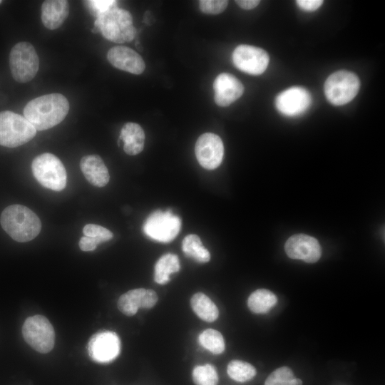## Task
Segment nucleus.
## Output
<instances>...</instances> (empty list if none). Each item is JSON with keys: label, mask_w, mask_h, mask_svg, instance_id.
<instances>
[{"label": "nucleus", "mask_w": 385, "mask_h": 385, "mask_svg": "<svg viewBox=\"0 0 385 385\" xmlns=\"http://www.w3.org/2000/svg\"><path fill=\"white\" fill-rule=\"evenodd\" d=\"M69 108L63 95L50 93L31 100L24 108V115L36 130H44L63 121Z\"/></svg>", "instance_id": "nucleus-1"}, {"label": "nucleus", "mask_w": 385, "mask_h": 385, "mask_svg": "<svg viewBox=\"0 0 385 385\" xmlns=\"http://www.w3.org/2000/svg\"><path fill=\"white\" fill-rule=\"evenodd\" d=\"M0 222L5 232L19 242L32 240L41 230V222L37 215L19 204L6 207L1 215Z\"/></svg>", "instance_id": "nucleus-2"}, {"label": "nucleus", "mask_w": 385, "mask_h": 385, "mask_svg": "<svg viewBox=\"0 0 385 385\" xmlns=\"http://www.w3.org/2000/svg\"><path fill=\"white\" fill-rule=\"evenodd\" d=\"M95 27L104 38L119 43L131 41L136 34L130 13L117 7L98 14Z\"/></svg>", "instance_id": "nucleus-3"}, {"label": "nucleus", "mask_w": 385, "mask_h": 385, "mask_svg": "<svg viewBox=\"0 0 385 385\" xmlns=\"http://www.w3.org/2000/svg\"><path fill=\"white\" fill-rule=\"evenodd\" d=\"M36 128L24 117L9 111L0 112V145L15 148L34 138Z\"/></svg>", "instance_id": "nucleus-4"}, {"label": "nucleus", "mask_w": 385, "mask_h": 385, "mask_svg": "<svg viewBox=\"0 0 385 385\" xmlns=\"http://www.w3.org/2000/svg\"><path fill=\"white\" fill-rule=\"evenodd\" d=\"M31 170L42 186L57 192L65 188L66 170L60 159L53 154L45 153L36 156L32 161Z\"/></svg>", "instance_id": "nucleus-5"}, {"label": "nucleus", "mask_w": 385, "mask_h": 385, "mask_svg": "<svg viewBox=\"0 0 385 385\" xmlns=\"http://www.w3.org/2000/svg\"><path fill=\"white\" fill-rule=\"evenodd\" d=\"M360 81L353 72L341 70L331 74L324 83L327 99L334 106H342L350 102L356 96Z\"/></svg>", "instance_id": "nucleus-6"}, {"label": "nucleus", "mask_w": 385, "mask_h": 385, "mask_svg": "<svg viewBox=\"0 0 385 385\" xmlns=\"http://www.w3.org/2000/svg\"><path fill=\"white\" fill-rule=\"evenodd\" d=\"M9 67L13 78L19 83L31 81L39 67V58L29 42H19L13 46L9 54Z\"/></svg>", "instance_id": "nucleus-7"}, {"label": "nucleus", "mask_w": 385, "mask_h": 385, "mask_svg": "<svg viewBox=\"0 0 385 385\" xmlns=\"http://www.w3.org/2000/svg\"><path fill=\"white\" fill-rule=\"evenodd\" d=\"M22 334L26 342L40 353L49 352L54 346V329L44 316L28 317L23 324Z\"/></svg>", "instance_id": "nucleus-8"}, {"label": "nucleus", "mask_w": 385, "mask_h": 385, "mask_svg": "<svg viewBox=\"0 0 385 385\" xmlns=\"http://www.w3.org/2000/svg\"><path fill=\"white\" fill-rule=\"evenodd\" d=\"M180 218L170 210H156L146 219L143 230L152 240L169 242L175 239L180 230Z\"/></svg>", "instance_id": "nucleus-9"}, {"label": "nucleus", "mask_w": 385, "mask_h": 385, "mask_svg": "<svg viewBox=\"0 0 385 385\" xmlns=\"http://www.w3.org/2000/svg\"><path fill=\"white\" fill-rule=\"evenodd\" d=\"M232 58L239 70L251 75L264 73L270 61L269 55L264 49L247 44L237 46Z\"/></svg>", "instance_id": "nucleus-10"}, {"label": "nucleus", "mask_w": 385, "mask_h": 385, "mask_svg": "<svg viewBox=\"0 0 385 385\" xmlns=\"http://www.w3.org/2000/svg\"><path fill=\"white\" fill-rule=\"evenodd\" d=\"M90 357L99 363H108L115 359L120 350L118 334L111 331H101L93 334L87 346Z\"/></svg>", "instance_id": "nucleus-11"}, {"label": "nucleus", "mask_w": 385, "mask_h": 385, "mask_svg": "<svg viewBox=\"0 0 385 385\" xmlns=\"http://www.w3.org/2000/svg\"><path fill=\"white\" fill-rule=\"evenodd\" d=\"M196 158L200 165L207 170L217 168L224 155V146L221 138L216 134L205 133L197 140L195 147Z\"/></svg>", "instance_id": "nucleus-12"}, {"label": "nucleus", "mask_w": 385, "mask_h": 385, "mask_svg": "<svg viewBox=\"0 0 385 385\" xmlns=\"http://www.w3.org/2000/svg\"><path fill=\"white\" fill-rule=\"evenodd\" d=\"M312 96L304 88L294 86L277 95L275 106L277 111L287 116H297L304 113L310 106Z\"/></svg>", "instance_id": "nucleus-13"}, {"label": "nucleus", "mask_w": 385, "mask_h": 385, "mask_svg": "<svg viewBox=\"0 0 385 385\" xmlns=\"http://www.w3.org/2000/svg\"><path fill=\"white\" fill-rule=\"evenodd\" d=\"M285 252L294 260H301L307 263H314L321 257L322 248L318 240L309 235L296 234L286 242Z\"/></svg>", "instance_id": "nucleus-14"}, {"label": "nucleus", "mask_w": 385, "mask_h": 385, "mask_svg": "<svg viewBox=\"0 0 385 385\" xmlns=\"http://www.w3.org/2000/svg\"><path fill=\"white\" fill-rule=\"evenodd\" d=\"M158 299L156 292L152 289L138 288L122 294L118 301V309L125 315L133 316L138 309H150Z\"/></svg>", "instance_id": "nucleus-15"}, {"label": "nucleus", "mask_w": 385, "mask_h": 385, "mask_svg": "<svg viewBox=\"0 0 385 385\" xmlns=\"http://www.w3.org/2000/svg\"><path fill=\"white\" fill-rule=\"evenodd\" d=\"M214 100L219 106H228L237 100L244 92L242 83L235 76L222 73L215 79Z\"/></svg>", "instance_id": "nucleus-16"}, {"label": "nucleus", "mask_w": 385, "mask_h": 385, "mask_svg": "<svg viewBox=\"0 0 385 385\" xmlns=\"http://www.w3.org/2000/svg\"><path fill=\"white\" fill-rule=\"evenodd\" d=\"M107 59L115 68L133 74H141L145 68L140 55L127 46L111 48L107 53Z\"/></svg>", "instance_id": "nucleus-17"}, {"label": "nucleus", "mask_w": 385, "mask_h": 385, "mask_svg": "<svg viewBox=\"0 0 385 385\" xmlns=\"http://www.w3.org/2000/svg\"><path fill=\"white\" fill-rule=\"evenodd\" d=\"M80 168L86 179L94 186L103 187L109 182L108 168L99 155L83 156L80 161Z\"/></svg>", "instance_id": "nucleus-18"}, {"label": "nucleus", "mask_w": 385, "mask_h": 385, "mask_svg": "<svg viewBox=\"0 0 385 385\" xmlns=\"http://www.w3.org/2000/svg\"><path fill=\"white\" fill-rule=\"evenodd\" d=\"M69 4L65 0H47L41 5V21L50 30L59 28L69 14Z\"/></svg>", "instance_id": "nucleus-19"}, {"label": "nucleus", "mask_w": 385, "mask_h": 385, "mask_svg": "<svg viewBox=\"0 0 385 385\" xmlns=\"http://www.w3.org/2000/svg\"><path fill=\"white\" fill-rule=\"evenodd\" d=\"M145 133L140 125L129 122L121 128L120 140L123 143V150L128 155H135L144 148Z\"/></svg>", "instance_id": "nucleus-20"}, {"label": "nucleus", "mask_w": 385, "mask_h": 385, "mask_svg": "<svg viewBox=\"0 0 385 385\" xmlns=\"http://www.w3.org/2000/svg\"><path fill=\"white\" fill-rule=\"evenodd\" d=\"M190 305L198 317L202 320L212 322L219 315V311L215 303L205 294L197 292L190 299Z\"/></svg>", "instance_id": "nucleus-21"}, {"label": "nucleus", "mask_w": 385, "mask_h": 385, "mask_svg": "<svg viewBox=\"0 0 385 385\" xmlns=\"http://www.w3.org/2000/svg\"><path fill=\"white\" fill-rule=\"evenodd\" d=\"M180 270L178 257L172 253L161 256L155 265L154 280L160 284L169 282L170 276Z\"/></svg>", "instance_id": "nucleus-22"}, {"label": "nucleus", "mask_w": 385, "mask_h": 385, "mask_svg": "<svg viewBox=\"0 0 385 385\" xmlns=\"http://www.w3.org/2000/svg\"><path fill=\"white\" fill-rule=\"evenodd\" d=\"M277 298L271 291L259 289L254 291L248 297L247 306L256 314H265L271 309L277 303Z\"/></svg>", "instance_id": "nucleus-23"}, {"label": "nucleus", "mask_w": 385, "mask_h": 385, "mask_svg": "<svg viewBox=\"0 0 385 385\" xmlns=\"http://www.w3.org/2000/svg\"><path fill=\"white\" fill-rule=\"evenodd\" d=\"M183 252L196 262L205 263L210 261V254L202 245L200 238L194 234L187 235L182 243Z\"/></svg>", "instance_id": "nucleus-24"}, {"label": "nucleus", "mask_w": 385, "mask_h": 385, "mask_svg": "<svg viewBox=\"0 0 385 385\" xmlns=\"http://www.w3.org/2000/svg\"><path fill=\"white\" fill-rule=\"evenodd\" d=\"M199 344L214 354H222L225 350V341L222 334L213 329H207L198 336Z\"/></svg>", "instance_id": "nucleus-25"}, {"label": "nucleus", "mask_w": 385, "mask_h": 385, "mask_svg": "<svg viewBox=\"0 0 385 385\" xmlns=\"http://www.w3.org/2000/svg\"><path fill=\"white\" fill-rule=\"evenodd\" d=\"M227 372L233 380L245 382L256 374L255 368L250 364L241 360H232L227 365Z\"/></svg>", "instance_id": "nucleus-26"}, {"label": "nucleus", "mask_w": 385, "mask_h": 385, "mask_svg": "<svg viewBox=\"0 0 385 385\" xmlns=\"http://www.w3.org/2000/svg\"><path fill=\"white\" fill-rule=\"evenodd\" d=\"M265 385H302V381L294 377L289 367L282 366L275 369L268 376Z\"/></svg>", "instance_id": "nucleus-27"}, {"label": "nucleus", "mask_w": 385, "mask_h": 385, "mask_svg": "<svg viewBox=\"0 0 385 385\" xmlns=\"http://www.w3.org/2000/svg\"><path fill=\"white\" fill-rule=\"evenodd\" d=\"M192 375L196 385H217L218 382L217 371L209 364L196 366L192 370Z\"/></svg>", "instance_id": "nucleus-28"}, {"label": "nucleus", "mask_w": 385, "mask_h": 385, "mask_svg": "<svg viewBox=\"0 0 385 385\" xmlns=\"http://www.w3.org/2000/svg\"><path fill=\"white\" fill-rule=\"evenodd\" d=\"M85 236L93 237L100 243L109 241L113 238V233L106 227L95 224L86 225L83 229Z\"/></svg>", "instance_id": "nucleus-29"}, {"label": "nucleus", "mask_w": 385, "mask_h": 385, "mask_svg": "<svg viewBox=\"0 0 385 385\" xmlns=\"http://www.w3.org/2000/svg\"><path fill=\"white\" fill-rule=\"evenodd\" d=\"M228 1L226 0H200L199 8L200 11L207 14H218L227 7Z\"/></svg>", "instance_id": "nucleus-30"}, {"label": "nucleus", "mask_w": 385, "mask_h": 385, "mask_svg": "<svg viewBox=\"0 0 385 385\" xmlns=\"http://www.w3.org/2000/svg\"><path fill=\"white\" fill-rule=\"evenodd\" d=\"M88 4L95 9L98 14L115 7L116 1H88Z\"/></svg>", "instance_id": "nucleus-31"}, {"label": "nucleus", "mask_w": 385, "mask_h": 385, "mask_svg": "<svg viewBox=\"0 0 385 385\" xmlns=\"http://www.w3.org/2000/svg\"><path fill=\"white\" fill-rule=\"evenodd\" d=\"M297 6L303 11H314L318 9L323 1L322 0H297L296 1Z\"/></svg>", "instance_id": "nucleus-32"}, {"label": "nucleus", "mask_w": 385, "mask_h": 385, "mask_svg": "<svg viewBox=\"0 0 385 385\" xmlns=\"http://www.w3.org/2000/svg\"><path fill=\"white\" fill-rule=\"evenodd\" d=\"M98 244L100 242L96 238L83 236L80 239L78 245L81 250L87 252L94 250Z\"/></svg>", "instance_id": "nucleus-33"}, {"label": "nucleus", "mask_w": 385, "mask_h": 385, "mask_svg": "<svg viewBox=\"0 0 385 385\" xmlns=\"http://www.w3.org/2000/svg\"><path fill=\"white\" fill-rule=\"evenodd\" d=\"M236 4L244 9H252L255 8L259 4V0H237L235 1Z\"/></svg>", "instance_id": "nucleus-34"}, {"label": "nucleus", "mask_w": 385, "mask_h": 385, "mask_svg": "<svg viewBox=\"0 0 385 385\" xmlns=\"http://www.w3.org/2000/svg\"><path fill=\"white\" fill-rule=\"evenodd\" d=\"M2 3V1L0 0V4Z\"/></svg>", "instance_id": "nucleus-35"}]
</instances>
